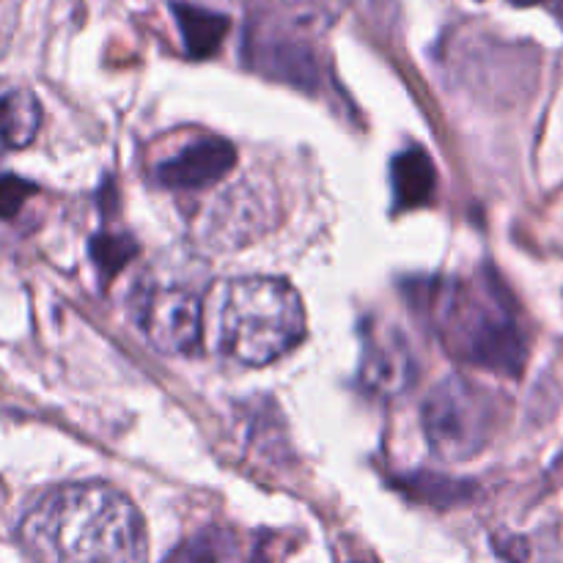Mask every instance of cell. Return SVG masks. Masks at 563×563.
I'll return each instance as SVG.
<instances>
[{"label": "cell", "instance_id": "1", "mask_svg": "<svg viewBox=\"0 0 563 563\" xmlns=\"http://www.w3.org/2000/svg\"><path fill=\"white\" fill-rule=\"evenodd\" d=\"M20 542L36 563H146L141 511L108 484L49 489L20 522Z\"/></svg>", "mask_w": 563, "mask_h": 563}, {"label": "cell", "instance_id": "2", "mask_svg": "<svg viewBox=\"0 0 563 563\" xmlns=\"http://www.w3.org/2000/svg\"><path fill=\"white\" fill-rule=\"evenodd\" d=\"M212 341L242 366H267L295 350L306 335V308L295 286L267 275L236 278L212 295L203 308Z\"/></svg>", "mask_w": 563, "mask_h": 563}, {"label": "cell", "instance_id": "3", "mask_svg": "<svg viewBox=\"0 0 563 563\" xmlns=\"http://www.w3.org/2000/svg\"><path fill=\"white\" fill-rule=\"evenodd\" d=\"M440 341L456 361L498 374H520L528 341L504 286L484 275L449 280L432 306Z\"/></svg>", "mask_w": 563, "mask_h": 563}, {"label": "cell", "instance_id": "4", "mask_svg": "<svg viewBox=\"0 0 563 563\" xmlns=\"http://www.w3.org/2000/svg\"><path fill=\"white\" fill-rule=\"evenodd\" d=\"M421 416L429 449L445 462H467L493 440L500 407L493 390L454 374L427 396Z\"/></svg>", "mask_w": 563, "mask_h": 563}, {"label": "cell", "instance_id": "5", "mask_svg": "<svg viewBox=\"0 0 563 563\" xmlns=\"http://www.w3.org/2000/svg\"><path fill=\"white\" fill-rule=\"evenodd\" d=\"M135 319L154 350L165 355H192L207 333L203 302L181 284L141 286Z\"/></svg>", "mask_w": 563, "mask_h": 563}, {"label": "cell", "instance_id": "6", "mask_svg": "<svg viewBox=\"0 0 563 563\" xmlns=\"http://www.w3.org/2000/svg\"><path fill=\"white\" fill-rule=\"evenodd\" d=\"M236 165V148L225 137L198 132L176 143L154 163L152 176L159 187L190 192L212 187Z\"/></svg>", "mask_w": 563, "mask_h": 563}, {"label": "cell", "instance_id": "7", "mask_svg": "<svg viewBox=\"0 0 563 563\" xmlns=\"http://www.w3.org/2000/svg\"><path fill=\"white\" fill-rule=\"evenodd\" d=\"M363 383L385 396H399L416 383V357L394 328H368L361 363Z\"/></svg>", "mask_w": 563, "mask_h": 563}, {"label": "cell", "instance_id": "8", "mask_svg": "<svg viewBox=\"0 0 563 563\" xmlns=\"http://www.w3.org/2000/svg\"><path fill=\"white\" fill-rule=\"evenodd\" d=\"M258 192L245 190V187H231L223 192L218 203L209 209V236L214 245H245L251 236L262 231L264 209L258 201Z\"/></svg>", "mask_w": 563, "mask_h": 563}, {"label": "cell", "instance_id": "9", "mask_svg": "<svg viewBox=\"0 0 563 563\" xmlns=\"http://www.w3.org/2000/svg\"><path fill=\"white\" fill-rule=\"evenodd\" d=\"M42 126V104L22 82L0 77V148L16 152L31 146Z\"/></svg>", "mask_w": 563, "mask_h": 563}, {"label": "cell", "instance_id": "10", "mask_svg": "<svg viewBox=\"0 0 563 563\" xmlns=\"http://www.w3.org/2000/svg\"><path fill=\"white\" fill-rule=\"evenodd\" d=\"M394 192L399 207L416 209L434 192V165L421 148L399 154L394 159Z\"/></svg>", "mask_w": 563, "mask_h": 563}, {"label": "cell", "instance_id": "11", "mask_svg": "<svg viewBox=\"0 0 563 563\" xmlns=\"http://www.w3.org/2000/svg\"><path fill=\"white\" fill-rule=\"evenodd\" d=\"M176 20H179L181 36H185L187 49L192 55H209L218 49V44L223 42L225 31H229V20L220 14H212L207 9H198V5H174Z\"/></svg>", "mask_w": 563, "mask_h": 563}, {"label": "cell", "instance_id": "12", "mask_svg": "<svg viewBox=\"0 0 563 563\" xmlns=\"http://www.w3.org/2000/svg\"><path fill=\"white\" fill-rule=\"evenodd\" d=\"M31 185L20 179H0V218H11L27 201Z\"/></svg>", "mask_w": 563, "mask_h": 563}, {"label": "cell", "instance_id": "13", "mask_svg": "<svg viewBox=\"0 0 563 563\" xmlns=\"http://www.w3.org/2000/svg\"><path fill=\"white\" fill-rule=\"evenodd\" d=\"M11 31H14V3L11 0H0V55L9 47Z\"/></svg>", "mask_w": 563, "mask_h": 563}, {"label": "cell", "instance_id": "14", "mask_svg": "<svg viewBox=\"0 0 563 563\" xmlns=\"http://www.w3.org/2000/svg\"><path fill=\"white\" fill-rule=\"evenodd\" d=\"M511 5H537V3H544V0H509Z\"/></svg>", "mask_w": 563, "mask_h": 563}]
</instances>
